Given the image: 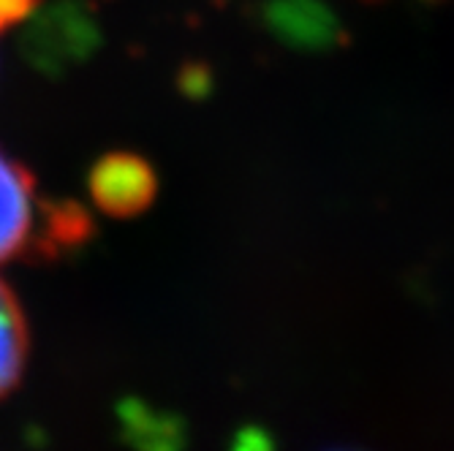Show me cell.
<instances>
[{"instance_id": "cell-1", "label": "cell", "mask_w": 454, "mask_h": 451, "mask_svg": "<svg viewBox=\"0 0 454 451\" xmlns=\"http://www.w3.org/2000/svg\"><path fill=\"white\" fill-rule=\"evenodd\" d=\"M90 234L85 210L38 198L33 175L0 152V264L25 256H58Z\"/></svg>"}, {"instance_id": "cell-2", "label": "cell", "mask_w": 454, "mask_h": 451, "mask_svg": "<svg viewBox=\"0 0 454 451\" xmlns=\"http://www.w3.org/2000/svg\"><path fill=\"white\" fill-rule=\"evenodd\" d=\"M90 193L109 215H137L155 196V175L142 158L114 152L90 172Z\"/></svg>"}, {"instance_id": "cell-3", "label": "cell", "mask_w": 454, "mask_h": 451, "mask_svg": "<svg viewBox=\"0 0 454 451\" xmlns=\"http://www.w3.org/2000/svg\"><path fill=\"white\" fill-rule=\"evenodd\" d=\"M27 359V323L14 292L0 280V397L22 378Z\"/></svg>"}, {"instance_id": "cell-4", "label": "cell", "mask_w": 454, "mask_h": 451, "mask_svg": "<svg viewBox=\"0 0 454 451\" xmlns=\"http://www.w3.org/2000/svg\"><path fill=\"white\" fill-rule=\"evenodd\" d=\"M267 17L283 38L297 41L302 47L329 44L335 38L333 14L313 4V0H275Z\"/></svg>"}, {"instance_id": "cell-5", "label": "cell", "mask_w": 454, "mask_h": 451, "mask_svg": "<svg viewBox=\"0 0 454 451\" xmlns=\"http://www.w3.org/2000/svg\"><path fill=\"white\" fill-rule=\"evenodd\" d=\"M35 4L38 0H0V30L17 25L35 9Z\"/></svg>"}]
</instances>
